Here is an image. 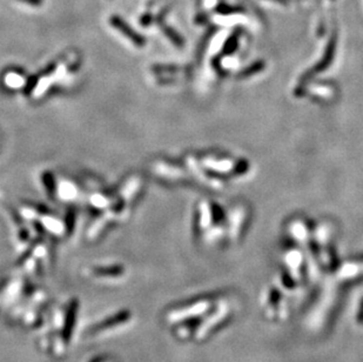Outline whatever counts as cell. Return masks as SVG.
Wrapping results in <instances>:
<instances>
[{
  "label": "cell",
  "mask_w": 363,
  "mask_h": 362,
  "mask_svg": "<svg viewBox=\"0 0 363 362\" xmlns=\"http://www.w3.org/2000/svg\"><path fill=\"white\" fill-rule=\"evenodd\" d=\"M110 24L112 25L113 27H115L116 30L120 31L122 34H125L130 40H132L134 44L138 45V46H141V45L145 44V39L144 37L139 36L135 31H133L132 27H130V25L127 22L124 21V19H121L120 17L113 16L110 18Z\"/></svg>",
  "instance_id": "6da1fadb"
},
{
  "label": "cell",
  "mask_w": 363,
  "mask_h": 362,
  "mask_svg": "<svg viewBox=\"0 0 363 362\" xmlns=\"http://www.w3.org/2000/svg\"><path fill=\"white\" fill-rule=\"evenodd\" d=\"M130 316H131L130 312H127V310H122V312L118 313V314H115V315L111 316V318L106 319V320L102 321L101 324L94 326L92 332L98 333V332H101V330H104V329L111 328V327H114V326H116V324H122V322L127 321L128 319H130Z\"/></svg>",
  "instance_id": "7a4b0ae2"
},
{
  "label": "cell",
  "mask_w": 363,
  "mask_h": 362,
  "mask_svg": "<svg viewBox=\"0 0 363 362\" xmlns=\"http://www.w3.org/2000/svg\"><path fill=\"white\" fill-rule=\"evenodd\" d=\"M76 307H78V304H76V301H72L70 308H68V310H67L66 322H65V327H64V336H65V339H66V340L70 339L71 332H72V328H73V324H74V322H76Z\"/></svg>",
  "instance_id": "3957f363"
},
{
  "label": "cell",
  "mask_w": 363,
  "mask_h": 362,
  "mask_svg": "<svg viewBox=\"0 0 363 362\" xmlns=\"http://www.w3.org/2000/svg\"><path fill=\"white\" fill-rule=\"evenodd\" d=\"M96 274L99 276H115L122 272L121 267H108V268H96Z\"/></svg>",
  "instance_id": "277c9868"
},
{
  "label": "cell",
  "mask_w": 363,
  "mask_h": 362,
  "mask_svg": "<svg viewBox=\"0 0 363 362\" xmlns=\"http://www.w3.org/2000/svg\"><path fill=\"white\" fill-rule=\"evenodd\" d=\"M216 10H218V12H220V13H224V14L226 13V14H228V13L238 12V11H236V10H240V8H233V7L227 6V5L221 4V5H219L218 8H216Z\"/></svg>",
  "instance_id": "5b68a950"
},
{
  "label": "cell",
  "mask_w": 363,
  "mask_h": 362,
  "mask_svg": "<svg viewBox=\"0 0 363 362\" xmlns=\"http://www.w3.org/2000/svg\"><path fill=\"white\" fill-rule=\"evenodd\" d=\"M164 32H165L166 34H167V37H170V38L172 39V40H173L174 42H179V41H180V37H179V34H176L175 32H174V31L172 30V28H170V27H164Z\"/></svg>",
  "instance_id": "8992f818"
},
{
  "label": "cell",
  "mask_w": 363,
  "mask_h": 362,
  "mask_svg": "<svg viewBox=\"0 0 363 362\" xmlns=\"http://www.w3.org/2000/svg\"><path fill=\"white\" fill-rule=\"evenodd\" d=\"M20 1L25 2V4L27 5H31V6H41L42 2H44V0H20Z\"/></svg>",
  "instance_id": "52a82bcc"
},
{
  "label": "cell",
  "mask_w": 363,
  "mask_h": 362,
  "mask_svg": "<svg viewBox=\"0 0 363 362\" xmlns=\"http://www.w3.org/2000/svg\"><path fill=\"white\" fill-rule=\"evenodd\" d=\"M279 1H281V2H284V0H279Z\"/></svg>",
  "instance_id": "ba28073f"
}]
</instances>
